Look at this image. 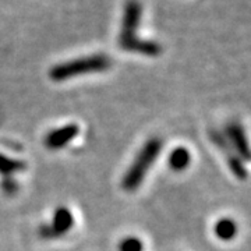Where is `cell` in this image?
I'll use <instances>...</instances> for the list:
<instances>
[{
    "mask_svg": "<svg viewBox=\"0 0 251 251\" xmlns=\"http://www.w3.org/2000/svg\"><path fill=\"white\" fill-rule=\"evenodd\" d=\"M143 250H144L143 242H141L138 237H134V236L125 237L122 242L119 243V251H143Z\"/></svg>",
    "mask_w": 251,
    "mask_h": 251,
    "instance_id": "8fae6325",
    "label": "cell"
},
{
    "mask_svg": "<svg viewBox=\"0 0 251 251\" xmlns=\"http://www.w3.org/2000/svg\"><path fill=\"white\" fill-rule=\"evenodd\" d=\"M225 137L229 141L234 152L239 153V158L249 161L250 159V147L247 143V137L243 127L237 123H230L225 128Z\"/></svg>",
    "mask_w": 251,
    "mask_h": 251,
    "instance_id": "8992f818",
    "label": "cell"
},
{
    "mask_svg": "<svg viewBox=\"0 0 251 251\" xmlns=\"http://www.w3.org/2000/svg\"><path fill=\"white\" fill-rule=\"evenodd\" d=\"M1 190L9 194V196H13L14 193H17L18 190V184L11 179V177H6V179L1 181Z\"/></svg>",
    "mask_w": 251,
    "mask_h": 251,
    "instance_id": "7c38bea8",
    "label": "cell"
},
{
    "mask_svg": "<svg viewBox=\"0 0 251 251\" xmlns=\"http://www.w3.org/2000/svg\"><path fill=\"white\" fill-rule=\"evenodd\" d=\"M168 162H169V166L173 171L181 172L188 168V165L191 162V155L188 152L187 148L177 147V148H175L171 152Z\"/></svg>",
    "mask_w": 251,
    "mask_h": 251,
    "instance_id": "ba28073f",
    "label": "cell"
},
{
    "mask_svg": "<svg viewBox=\"0 0 251 251\" xmlns=\"http://www.w3.org/2000/svg\"><path fill=\"white\" fill-rule=\"evenodd\" d=\"M163 143L161 138L153 137L150 138L144 147L140 150L138 155L135 156L133 165L127 169L125 177L122 180V187L126 191H135L141 186V183L145 179L148 171L152 168V165L156 161L158 155L161 152Z\"/></svg>",
    "mask_w": 251,
    "mask_h": 251,
    "instance_id": "6da1fadb",
    "label": "cell"
},
{
    "mask_svg": "<svg viewBox=\"0 0 251 251\" xmlns=\"http://www.w3.org/2000/svg\"><path fill=\"white\" fill-rule=\"evenodd\" d=\"M27 168L25 162L17 161V159H11L9 156H4L0 153V173L6 177H10L11 175L17 173V172L24 171Z\"/></svg>",
    "mask_w": 251,
    "mask_h": 251,
    "instance_id": "30bf717a",
    "label": "cell"
},
{
    "mask_svg": "<svg viewBox=\"0 0 251 251\" xmlns=\"http://www.w3.org/2000/svg\"><path fill=\"white\" fill-rule=\"evenodd\" d=\"M140 14H141V9L138 3L135 1L127 3L123 31L120 35V46L130 52H138L147 56H158L161 53V46L158 44L150 41H140L135 38V29L140 23Z\"/></svg>",
    "mask_w": 251,
    "mask_h": 251,
    "instance_id": "7a4b0ae2",
    "label": "cell"
},
{
    "mask_svg": "<svg viewBox=\"0 0 251 251\" xmlns=\"http://www.w3.org/2000/svg\"><path fill=\"white\" fill-rule=\"evenodd\" d=\"M74 225V218L69 208L60 206L54 211L52 224L44 225L39 227V236L46 240L57 239L63 234H66Z\"/></svg>",
    "mask_w": 251,
    "mask_h": 251,
    "instance_id": "277c9868",
    "label": "cell"
},
{
    "mask_svg": "<svg viewBox=\"0 0 251 251\" xmlns=\"http://www.w3.org/2000/svg\"><path fill=\"white\" fill-rule=\"evenodd\" d=\"M209 135H211L212 143L215 144V145H218V147L222 150V152L226 155V158H227V165H229L232 173H233L237 179H246V177H247V169L244 168V163H243L242 159L234 153L233 148L230 147V144L226 140V137H225L224 134L215 131V130H211V131H209Z\"/></svg>",
    "mask_w": 251,
    "mask_h": 251,
    "instance_id": "5b68a950",
    "label": "cell"
},
{
    "mask_svg": "<svg viewBox=\"0 0 251 251\" xmlns=\"http://www.w3.org/2000/svg\"><path fill=\"white\" fill-rule=\"evenodd\" d=\"M110 59L105 54H92L87 57L75 59L72 62L57 64L49 72V77L53 81H64L88 73L103 72L110 67Z\"/></svg>",
    "mask_w": 251,
    "mask_h": 251,
    "instance_id": "3957f363",
    "label": "cell"
},
{
    "mask_svg": "<svg viewBox=\"0 0 251 251\" xmlns=\"http://www.w3.org/2000/svg\"><path fill=\"white\" fill-rule=\"evenodd\" d=\"M214 232H215L216 237H219L221 240L229 242L237 234V225L232 219L224 218V219L216 222L215 226H214Z\"/></svg>",
    "mask_w": 251,
    "mask_h": 251,
    "instance_id": "9c48e42d",
    "label": "cell"
},
{
    "mask_svg": "<svg viewBox=\"0 0 251 251\" xmlns=\"http://www.w3.org/2000/svg\"><path fill=\"white\" fill-rule=\"evenodd\" d=\"M80 133V127L77 125L63 126L60 128H56L53 131L48 133L45 137V147L48 150H60L64 148L69 143Z\"/></svg>",
    "mask_w": 251,
    "mask_h": 251,
    "instance_id": "52a82bcc",
    "label": "cell"
}]
</instances>
